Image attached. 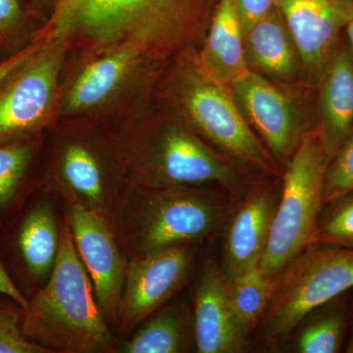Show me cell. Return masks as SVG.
Listing matches in <instances>:
<instances>
[{"label": "cell", "instance_id": "obj_1", "mask_svg": "<svg viewBox=\"0 0 353 353\" xmlns=\"http://www.w3.org/2000/svg\"><path fill=\"white\" fill-rule=\"evenodd\" d=\"M219 0H61L48 38L85 44L97 54L123 46L161 57L189 46L210 24Z\"/></svg>", "mask_w": 353, "mask_h": 353}, {"label": "cell", "instance_id": "obj_2", "mask_svg": "<svg viewBox=\"0 0 353 353\" xmlns=\"http://www.w3.org/2000/svg\"><path fill=\"white\" fill-rule=\"evenodd\" d=\"M22 332L50 353L118 352L65 216L57 261L46 282L30 296Z\"/></svg>", "mask_w": 353, "mask_h": 353}, {"label": "cell", "instance_id": "obj_3", "mask_svg": "<svg viewBox=\"0 0 353 353\" xmlns=\"http://www.w3.org/2000/svg\"><path fill=\"white\" fill-rule=\"evenodd\" d=\"M181 120L141 123L110 136L128 183L146 188L238 187L226 160Z\"/></svg>", "mask_w": 353, "mask_h": 353}, {"label": "cell", "instance_id": "obj_4", "mask_svg": "<svg viewBox=\"0 0 353 353\" xmlns=\"http://www.w3.org/2000/svg\"><path fill=\"white\" fill-rule=\"evenodd\" d=\"M219 206L199 187L146 188L128 183L110 223L128 260L208 236Z\"/></svg>", "mask_w": 353, "mask_h": 353}, {"label": "cell", "instance_id": "obj_5", "mask_svg": "<svg viewBox=\"0 0 353 353\" xmlns=\"http://www.w3.org/2000/svg\"><path fill=\"white\" fill-rule=\"evenodd\" d=\"M330 159L317 127L304 134L287 163L282 197L274 213L259 270L274 278L290 260L315 243L324 208Z\"/></svg>", "mask_w": 353, "mask_h": 353}, {"label": "cell", "instance_id": "obj_6", "mask_svg": "<svg viewBox=\"0 0 353 353\" xmlns=\"http://www.w3.org/2000/svg\"><path fill=\"white\" fill-rule=\"evenodd\" d=\"M353 290V250L312 243L274 277L270 299L257 333L274 341L334 297Z\"/></svg>", "mask_w": 353, "mask_h": 353}, {"label": "cell", "instance_id": "obj_7", "mask_svg": "<svg viewBox=\"0 0 353 353\" xmlns=\"http://www.w3.org/2000/svg\"><path fill=\"white\" fill-rule=\"evenodd\" d=\"M188 57L174 87L188 124L241 163L275 174L274 158L250 129L229 83L211 74L199 57Z\"/></svg>", "mask_w": 353, "mask_h": 353}, {"label": "cell", "instance_id": "obj_8", "mask_svg": "<svg viewBox=\"0 0 353 353\" xmlns=\"http://www.w3.org/2000/svg\"><path fill=\"white\" fill-rule=\"evenodd\" d=\"M127 185L110 136L71 132L58 139L38 189L57 194L65 203L81 204L110 222Z\"/></svg>", "mask_w": 353, "mask_h": 353}, {"label": "cell", "instance_id": "obj_9", "mask_svg": "<svg viewBox=\"0 0 353 353\" xmlns=\"http://www.w3.org/2000/svg\"><path fill=\"white\" fill-rule=\"evenodd\" d=\"M44 38L43 46L0 87V145L34 139L50 119L68 44Z\"/></svg>", "mask_w": 353, "mask_h": 353}, {"label": "cell", "instance_id": "obj_10", "mask_svg": "<svg viewBox=\"0 0 353 353\" xmlns=\"http://www.w3.org/2000/svg\"><path fill=\"white\" fill-rule=\"evenodd\" d=\"M1 226L0 252L9 275L29 299L46 282L57 259L60 222L46 199L25 204Z\"/></svg>", "mask_w": 353, "mask_h": 353}, {"label": "cell", "instance_id": "obj_11", "mask_svg": "<svg viewBox=\"0 0 353 353\" xmlns=\"http://www.w3.org/2000/svg\"><path fill=\"white\" fill-rule=\"evenodd\" d=\"M194 243L128 260L118 310V333L131 334L180 290L194 261Z\"/></svg>", "mask_w": 353, "mask_h": 353}, {"label": "cell", "instance_id": "obj_12", "mask_svg": "<svg viewBox=\"0 0 353 353\" xmlns=\"http://www.w3.org/2000/svg\"><path fill=\"white\" fill-rule=\"evenodd\" d=\"M65 205V217L102 315L110 328L117 330L128 259L109 220L76 202H66Z\"/></svg>", "mask_w": 353, "mask_h": 353}, {"label": "cell", "instance_id": "obj_13", "mask_svg": "<svg viewBox=\"0 0 353 353\" xmlns=\"http://www.w3.org/2000/svg\"><path fill=\"white\" fill-rule=\"evenodd\" d=\"M306 72L319 82L341 34L353 20V0H276Z\"/></svg>", "mask_w": 353, "mask_h": 353}, {"label": "cell", "instance_id": "obj_14", "mask_svg": "<svg viewBox=\"0 0 353 353\" xmlns=\"http://www.w3.org/2000/svg\"><path fill=\"white\" fill-rule=\"evenodd\" d=\"M239 106L280 161L289 159L301 143L296 110L273 83L248 69L230 83Z\"/></svg>", "mask_w": 353, "mask_h": 353}, {"label": "cell", "instance_id": "obj_15", "mask_svg": "<svg viewBox=\"0 0 353 353\" xmlns=\"http://www.w3.org/2000/svg\"><path fill=\"white\" fill-rule=\"evenodd\" d=\"M194 303L197 352L236 353L245 350L248 334L232 310L226 280L215 264H208L202 270Z\"/></svg>", "mask_w": 353, "mask_h": 353}, {"label": "cell", "instance_id": "obj_16", "mask_svg": "<svg viewBox=\"0 0 353 353\" xmlns=\"http://www.w3.org/2000/svg\"><path fill=\"white\" fill-rule=\"evenodd\" d=\"M317 129L330 162L353 132V57L339 41L319 82Z\"/></svg>", "mask_w": 353, "mask_h": 353}, {"label": "cell", "instance_id": "obj_17", "mask_svg": "<svg viewBox=\"0 0 353 353\" xmlns=\"http://www.w3.org/2000/svg\"><path fill=\"white\" fill-rule=\"evenodd\" d=\"M277 203L275 194L263 190L246 199L236 211L225 243L222 272L227 282L259 268Z\"/></svg>", "mask_w": 353, "mask_h": 353}, {"label": "cell", "instance_id": "obj_18", "mask_svg": "<svg viewBox=\"0 0 353 353\" xmlns=\"http://www.w3.org/2000/svg\"><path fill=\"white\" fill-rule=\"evenodd\" d=\"M143 57L131 46L102 53L80 72L62 101L63 115H73L99 108L108 101Z\"/></svg>", "mask_w": 353, "mask_h": 353}, {"label": "cell", "instance_id": "obj_19", "mask_svg": "<svg viewBox=\"0 0 353 353\" xmlns=\"http://www.w3.org/2000/svg\"><path fill=\"white\" fill-rule=\"evenodd\" d=\"M199 60L221 81L231 83L248 70L243 31L236 0H219Z\"/></svg>", "mask_w": 353, "mask_h": 353}, {"label": "cell", "instance_id": "obj_20", "mask_svg": "<svg viewBox=\"0 0 353 353\" xmlns=\"http://www.w3.org/2000/svg\"><path fill=\"white\" fill-rule=\"evenodd\" d=\"M243 41L248 63L278 78L296 75V48L277 6L243 34Z\"/></svg>", "mask_w": 353, "mask_h": 353}, {"label": "cell", "instance_id": "obj_21", "mask_svg": "<svg viewBox=\"0 0 353 353\" xmlns=\"http://www.w3.org/2000/svg\"><path fill=\"white\" fill-rule=\"evenodd\" d=\"M37 145L34 139L0 145V219H10L29 201L34 185L28 183Z\"/></svg>", "mask_w": 353, "mask_h": 353}, {"label": "cell", "instance_id": "obj_22", "mask_svg": "<svg viewBox=\"0 0 353 353\" xmlns=\"http://www.w3.org/2000/svg\"><path fill=\"white\" fill-rule=\"evenodd\" d=\"M345 292L317 308V314L301 331L296 350L301 353H336L345 347L352 312V297Z\"/></svg>", "mask_w": 353, "mask_h": 353}, {"label": "cell", "instance_id": "obj_23", "mask_svg": "<svg viewBox=\"0 0 353 353\" xmlns=\"http://www.w3.org/2000/svg\"><path fill=\"white\" fill-rule=\"evenodd\" d=\"M143 324L121 345V352L176 353L185 350V322L180 309H163Z\"/></svg>", "mask_w": 353, "mask_h": 353}, {"label": "cell", "instance_id": "obj_24", "mask_svg": "<svg viewBox=\"0 0 353 353\" xmlns=\"http://www.w3.org/2000/svg\"><path fill=\"white\" fill-rule=\"evenodd\" d=\"M273 280L257 268L226 281L230 305L248 336L259 327L270 299Z\"/></svg>", "mask_w": 353, "mask_h": 353}, {"label": "cell", "instance_id": "obj_25", "mask_svg": "<svg viewBox=\"0 0 353 353\" xmlns=\"http://www.w3.org/2000/svg\"><path fill=\"white\" fill-rule=\"evenodd\" d=\"M315 243L353 250V190L325 204Z\"/></svg>", "mask_w": 353, "mask_h": 353}, {"label": "cell", "instance_id": "obj_26", "mask_svg": "<svg viewBox=\"0 0 353 353\" xmlns=\"http://www.w3.org/2000/svg\"><path fill=\"white\" fill-rule=\"evenodd\" d=\"M25 310L10 296L0 294V353H50L23 334Z\"/></svg>", "mask_w": 353, "mask_h": 353}, {"label": "cell", "instance_id": "obj_27", "mask_svg": "<svg viewBox=\"0 0 353 353\" xmlns=\"http://www.w3.org/2000/svg\"><path fill=\"white\" fill-rule=\"evenodd\" d=\"M353 190V132L330 162L324 185V203Z\"/></svg>", "mask_w": 353, "mask_h": 353}, {"label": "cell", "instance_id": "obj_28", "mask_svg": "<svg viewBox=\"0 0 353 353\" xmlns=\"http://www.w3.org/2000/svg\"><path fill=\"white\" fill-rule=\"evenodd\" d=\"M23 23L19 0H0V44L12 41Z\"/></svg>", "mask_w": 353, "mask_h": 353}, {"label": "cell", "instance_id": "obj_29", "mask_svg": "<svg viewBox=\"0 0 353 353\" xmlns=\"http://www.w3.org/2000/svg\"><path fill=\"white\" fill-rule=\"evenodd\" d=\"M243 34L276 6V0H236Z\"/></svg>", "mask_w": 353, "mask_h": 353}, {"label": "cell", "instance_id": "obj_30", "mask_svg": "<svg viewBox=\"0 0 353 353\" xmlns=\"http://www.w3.org/2000/svg\"><path fill=\"white\" fill-rule=\"evenodd\" d=\"M44 41H46L44 37L39 38L16 52L12 57L6 58V59L0 62V87L6 82L7 79L12 75L16 70L20 68L28 59H30L43 46Z\"/></svg>", "mask_w": 353, "mask_h": 353}, {"label": "cell", "instance_id": "obj_31", "mask_svg": "<svg viewBox=\"0 0 353 353\" xmlns=\"http://www.w3.org/2000/svg\"><path fill=\"white\" fill-rule=\"evenodd\" d=\"M1 226L2 224L0 223V232H1ZM0 294L10 296L11 299L25 309L29 305V299L21 292L19 288L16 285L12 278L9 275L6 265L3 263V260H2L1 253H0Z\"/></svg>", "mask_w": 353, "mask_h": 353}, {"label": "cell", "instance_id": "obj_32", "mask_svg": "<svg viewBox=\"0 0 353 353\" xmlns=\"http://www.w3.org/2000/svg\"><path fill=\"white\" fill-rule=\"evenodd\" d=\"M343 348H345V352L353 353V308L352 316H350V325H348L347 341H345Z\"/></svg>", "mask_w": 353, "mask_h": 353}, {"label": "cell", "instance_id": "obj_33", "mask_svg": "<svg viewBox=\"0 0 353 353\" xmlns=\"http://www.w3.org/2000/svg\"><path fill=\"white\" fill-rule=\"evenodd\" d=\"M345 36L353 57V20L347 25V27L345 28Z\"/></svg>", "mask_w": 353, "mask_h": 353}, {"label": "cell", "instance_id": "obj_34", "mask_svg": "<svg viewBox=\"0 0 353 353\" xmlns=\"http://www.w3.org/2000/svg\"><path fill=\"white\" fill-rule=\"evenodd\" d=\"M352 308H353V296H352Z\"/></svg>", "mask_w": 353, "mask_h": 353}, {"label": "cell", "instance_id": "obj_35", "mask_svg": "<svg viewBox=\"0 0 353 353\" xmlns=\"http://www.w3.org/2000/svg\"><path fill=\"white\" fill-rule=\"evenodd\" d=\"M0 223H1V224H3V222H2L1 219H0Z\"/></svg>", "mask_w": 353, "mask_h": 353}]
</instances>
